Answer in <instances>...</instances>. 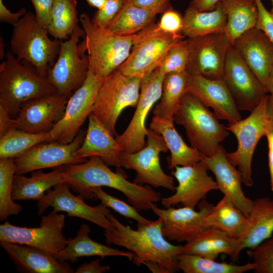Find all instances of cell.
I'll use <instances>...</instances> for the list:
<instances>
[{
  "instance_id": "cell-45",
  "label": "cell",
  "mask_w": 273,
  "mask_h": 273,
  "mask_svg": "<svg viewBox=\"0 0 273 273\" xmlns=\"http://www.w3.org/2000/svg\"><path fill=\"white\" fill-rule=\"evenodd\" d=\"M158 25L160 29L165 32L182 34L183 17L177 11L171 9L162 14Z\"/></svg>"
},
{
  "instance_id": "cell-32",
  "label": "cell",
  "mask_w": 273,
  "mask_h": 273,
  "mask_svg": "<svg viewBox=\"0 0 273 273\" xmlns=\"http://www.w3.org/2000/svg\"><path fill=\"white\" fill-rule=\"evenodd\" d=\"M183 19L182 34L188 38L206 35L213 33L224 32L226 15L220 2L210 11L201 12L189 6Z\"/></svg>"
},
{
  "instance_id": "cell-8",
  "label": "cell",
  "mask_w": 273,
  "mask_h": 273,
  "mask_svg": "<svg viewBox=\"0 0 273 273\" xmlns=\"http://www.w3.org/2000/svg\"><path fill=\"white\" fill-rule=\"evenodd\" d=\"M141 80L124 75L117 69L104 78L92 113L114 136L118 135L116 124L122 110L137 105Z\"/></svg>"
},
{
  "instance_id": "cell-56",
  "label": "cell",
  "mask_w": 273,
  "mask_h": 273,
  "mask_svg": "<svg viewBox=\"0 0 273 273\" xmlns=\"http://www.w3.org/2000/svg\"><path fill=\"white\" fill-rule=\"evenodd\" d=\"M91 7L97 8L98 10L102 9L105 5L106 0H85Z\"/></svg>"
},
{
  "instance_id": "cell-24",
  "label": "cell",
  "mask_w": 273,
  "mask_h": 273,
  "mask_svg": "<svg viewBox=\"0 0 273 273\" xmlns=\"http://www.w3.org/2000/svg\"><path fill=\"white\" fill-rule=\"evenodd\" d=\"M201 160L206 165L208 170L214 174L218 190L228 197L248 217L253 201L245 195L242 188L241 172L229 162L223 147L220 145L217 152L212 156L203 154Z\"/></svg>"
},
{
  "instance_id": "cell-3",
  "label": "cell",
  "mask_w": 273,
  "mask_h": 273,
  "mask_svg": "<svg viewBox=\"0 0 273 273\" xmlns=\"http://www.w3.org/2000/svg\"><path fill=\"white\" fill-rule=\"evenodd\" d=\"M0 65V106L13 117L25 103L56 92L47 76L8 52Z\"/></svg>"
},
{
  "instance_id": "cell-28",
  "label": "cell",
  "mask_w": 273,
  "mask_h": 273,
  "mask_svg": "<svg viewBox=\"0 0 273 273\" xmlns=\"http://www.w3.org/2000/svg\"><path fill=\"white\" fill-rule=\"evenodd\" d=\"M173 121L154 115L149 128L160 134L170 151L167 158L168 168L193 165L201 160L203 154L197 149L188 146L175 129Z\"/></svg>"
},
{
  "instance_id": "cell-57",
  "label": "cell",
  "mask_w": 273,
  "mask_h": 273,
  "mask_svg": "<svg viewBox=\"0 0 273 273\" xmlns=\"http://www.w3.org/2000/svg\"><path fill=\"white\" fill-rule=\"evenodd\" d=\"M4 42L3 41V39L1 38V53H0L1 59H2L4 56L6 55H5V53H4Z\"/></svg>"
},
{
  "instance_id": "cell-47",
  "label": "cell",
  "mask_w": 273,
  "mask_h": 273,
  "mask_svg": "<svg viewBox=\"0 0 273 273\" xmlns=\"http://www.w3.org/2000/svg\"><path fill=\"white\" fill-rule=\"evenodd\" d=\"M55 1L31 0L35 10V16L38 23L47 30L50 24Z\"/></svg>"
},
{
  "instance_id": "cell-35",
  "label": "cell",
  "mask_w": 273,
  "mask_h": 273,
  "mask_svg": "<svg viewBox=\"0 0 273 273\" xmlns=\"http://www.w3.org/2000/svg\"><path fill=\"white\" fill-rule=\"evenodd\" d=\"M247 221V217L225 195L205 218L207 227L216 228L236 238L244 232Z\"/></svg>"
},
{
  "instance_id": "cell-16",
  "label": "cell",
  "mask_w": 273,
  "mask_h": 273,
  "mask_svg": "<svg viewBox=\"0 0 273 273\" xmlns=\"http://www.w3.org/2000/svg\"><path fill=\"white\" fill-rule=\"evenodd\" d=\"M222 80L239 111L251 112L267 95L265 86L232 46L228 53Z\"/></svg>"
},
{
  "instance_id": "cell-53",
  "label": "cell",
  "mask_w": 273,
  "mask_h": 273,
  "mask_svg": "<svg viewBox=\"0 0 273 273\" xmlns=\"http://www.w3.org/2000/svg\"><path fill=\"white\" fill-rule=\"evenodd\" d=\"M268 144V167L270 175V183L273 191V131H268L265 135Z\"/></svg>"
},
{
  "instance_id": "cell-52",
  "label": "cell",
  "mask_w": 273,
  "mask_h": 273,
  "mask_svg": "<svg viewBox=\"0 0 273 273\" xmlns=\"http://www.w3.org/2000/svg\"><path fill=\"white\" fill-rule=\"evenodd\" d=\"M221 0H191L189 6L199 11H210L214 10Z\"/></svg>"
},
{
  "instance_id": "cell-2",
  "label": "cell",
  "mask_w": 273,
  "mask_h": 273,
  "mask_svg": "<svg viewBox=\"0 0 273 273\" xmlns=\"http://www.w3.org/2000/svg\"><path fill=\"white\" fill-rule=\"evenodd\" d=\"M66 182L76 193L84 199H96L92 192L95 187H108L122 193L127 201L139 211L151 210L153 204L161 201V194L149 185L141 186L127 180L120 172L112 171L97 156L79 164L63 166Z\"/></svg>"
},
{
  "instance_id": "cell-58",
  "label": "cell",
  "mask_w": 273,
  "mask_h": 273,
  "mask_svg": "<svg viewBox=\"0 0 273 273\" xmlns=\"http://www.w3.org/2000/svg\"><path fill=\"white\" fill-rule=\"evenodd\" d=\"M271 2H272V8H271V10L270 11V13L273 15V0H271Z\"/></svg>"
},
{
  "instance_id": "cell-12",
  "label": "cell",
  "mask_w": 273,
  "mask_h": 273,
  "mask_svg": "<svg viewBox=\"0 0 273 273\" xmlns=\"http://www.w3.org/2000/svg\"><path fill=\"white\" fill-rule=\"evenodd\" d=\"M64 226L65 215L54 210L41 216L38 227L16 226L6 221L0 225V242L31 246L54 255L68 243L63 234Z\"/></svg>"
},
{
  "instance_id": "cell-50",
  "label": "cell",
  "mask_w": 273,
  "mask_h": 273,
  "mask_svg": "<svg viewBox=\"0 0 273 273\" xmlns=\"http://www.w3.org/2000/svg\"><path fill=\"white\" fill-rule=\"evenodd\" d=\"M100 258H98L88 263L85 262L76 268L75 273H103L110 270L109 266L103 265L101 264Z\"/></svg>"
},
{
  "instance_id": "cell-39",
  "label": "cell",
  "mask_w": 273,
  "mask_h": 273,
  "mask_svg": "<svg viewBox=\"0 0 273 273\" xmlns=\"http://www.w3.org/2000/svg\"><path fill=\"white\" fill-rule=\"evenodd\" d=\"M76 0H55L47 29L56 39H69L79 21Z\"/></svg>"
},
{
  "instance_id": "cell-25",
  "label": "cell",
  "mask_w": 273,
  "mask_h": 273,
  "mask_svg": "<svg viewBox=\"0 0 273 273\" xmlns=\"http://www.w3.org/2000/svg\"><path fill=\"white\" fill-rule=\"evenodd\" d=\"M17 270L22 273H74L67 261L39 248L16 243L0 242Z\"/></svg>"
},
{
  "instance_id": "cell-31",
  "label": "cell",
  "mask_w": 273,
  "mask_h": 273,
  "mask_svg": "<svg viewBox=\"0 0 273 273\" xmlns=\"http://www.w3.org/2000/svg\"><path fill=\"white\" fill-rule=\"evenodd\" d=\"M237 238L214 227H208L196 238L183 246V253L215 260L220 254L233 258Z\"/></svg>"
},
{
  "instance_id": "cell-55",
  "label": "cell",
  "mask_w": 273,
  "mask_h": 273,
  "mask_svg": "<svg viewBox=\"0 0 273 273\" xmlns=\"http://www.w3.org/2000/svg\"><path fill=\"white\" fill-rule=\"evenodd\" d=\"M265 87L267 94L273 96V67L266 80Z\"/></svg>"
},
{
  "instance_id": "cell-43",
  "label": "cell",
  "mask_w": 273,
  "mask_h": 273,
  "mask_svg": "<svg viewBox=\"0 0 273 273\" xmlns=\"http://www.w3.org/2000/svg\"><path fill=\"white\" fill-rule=\"evenodd\" d=\"M256 273H273V235L248 252Z\"/></svg>"
},
{
  "instance_id": "cell-54",
  "label": "cell",
  "mask_w": 273,
  "mask_h": 273,
  "mask_svg": "<svg viewBox=\"0 0 273 273\" xmlns=\"http://www.w3.org/2000/svg\"><path fill=\"white\" fill-rule=\"evenodd\" d=\"M265 115L267 121V131H273V96L269 94H267L266 98Z\"/></svg>"
},
{
  "instance_id": "cell-48",
  "label": "cell",
  "mask_w": 273,
  "mask_h": 273,
  "mask_svg": "<svg viewBox=\"0 0 273 273\" xmlns=\"http://www.w3.org/2000/svg\"><path fill=\"white\" fill-rule=\"evenodd\" d=\"M132 4L150 11L156 15L172 9L171 0H129Z\"/></svg>"
},
{
  "instance_id": "cell-36",
  "label": "cell",
  "mask_w": 273,
  "mask_h": 273,
  "mask_svg": "<svg viewBox=\"0 0 273 273\" xmlns=\"http://www.w3.org/2000/svg\"><path fill=\"white\" fill-rule=\"evenodd\" d=\"M156 15L127 0L106 29L119 35H133L154 22Z\"/></svg>"
},
{
  "instance_id": "cell-19",
  "label": "cell",
  "mask_w": 273,
  "mask_h": 273,
  "mask_svg": "<svg viewBox=\"0 0 273 273\" xmlns=\"http://www.w3.org/2000/svg\"><path fill=\"white\" fill-rule=\"evenodd\" d=\"M171 172L178 185L175 193L162 198L161 204L165 208L181 204L195 209L211 191L218 190L216 181L208 175V168L203 160L189 166H177Z\"/></svg>"
},
{
  "instance_id": "cell-9",
  "label": "cell",
  "mask_w": 273,
  "mask_h": 273,
  "mask_svg": "<svg viewBox=\"0 0 273 273\" xmlns=\"http://www.w3.org/2000/svg\"><path fill=\"white\" fill-rule=\"evenodd\" d=\"M85 31L77 25L67 40L61 42L60 51L54 65L48 73L47 78L60 95L70 97L85 81L90 66L88 55L78 49L80 37Z\"/></svg>"
},
{
  "instance_id": "cell-42",
  "label": "cell",
  "mask_w": 273,
  "mask_h": 273,
  "mask_svg": "<svg viewBox=\"0 0 273 273\" xmlns=\"http://www.w3.org/2000/svg\"><path fill=\"white\" fill-rule=\"evenodd\" d=\"M101 203L107 207H110L126 218L132 219L137 223H147L150 220L142 216L138 210L125 202L117 197L111 196L104 191L101 187H95L91 189Z\"/></svg>"
},
{
  "instance_id": "cell-11",
  "label": "cell",
  "mask_w": 273,
  "mask_h": 273,
  "mask_svg": "<svg viewBox=\"0 0 273 273\" xmlns=\"http://www.w3.org/2000/svg\"><path fill=\"white\" fill-rule=\"evenodd\" d=\"M266 95L247 118L227 127L228 130L235 135L238 145L236 151L226 152V156L233 166L238 167L242 174L243 184L247 187L253 185L252 160L256 146L267 131L265 115Z\"/></svg>"
},
{
  "instance_id": "cell-14",
  "label": "cell",
  "mask_w": 273,
  "mask_h": 273,
  "mask_svg": "<svg viewBox=\"0 0 273 273\" xmlns=\"http://www.w3.org/2000/svg\"><path fill=\"white\" fill-rule=\"evenodd\" d=\"M164 75L158 67L142 78L140 97L133 117L124 132L115 138L124 152L135 153L145 147L146 117L153 105L161 97Z\"/></svg>"
},
{
  "instance_id": "cell-26",
  "label": "cell",
  "mask_w": 273,
  "mask_h": 273,
  "mask_svg": "<svg viewBox=\"0 0 273 273\" xmlns=\"http://www.w3.org/2000/svg\"><path fill=\"white\" fill-rule=\"evenodd\" d=\"M245 229L237 238L232 260L237 261L242 250L253 249L272 236L273 233V199L257 198L253 201Z\"/></svg>"
},
{
  "instance_id": "cell-23",
  "label": "cell",
  "mask_w": 273,
  "mask_h": 273,
  "mask_svg": "<svg viewBox=\"0 0 273 273\" xmlns=\"http://www.w3.org/2000/svg\"><path fill=\"white\" fill-rule=\"evenodd\" d=\"M232 47L265 86L273 67V44L265 33L254 27L236 38Z\"/></svg>"
},
{
  "instance_id": "cell-27",
  "label": "cell",
  "mask_w": 273,
  "mask_h": 273,
  "mask_svg": "<svg viewBox=\"0 0 273 273\" xmlns=\"http://www.w3.org/2000/svg\"><path fill=\"white\" fill-rule=\"evenodd\" d=\"M88 118L86 135L76 152L77 155L82 158L97 156L108 166L120 168V159L123 152L122 146L92 113Z\"/></svg>"
},
{
  "instance_id": "cell-22",
  "label": "cell",
  "mask_w": 273,
  "mask_h": 273,
  "mask_svg": "<svg viewBox=\"0 0 273 273\" xmlns=\"http://www.w3.org/2000/svg\"><path fill=\"white\" fill-rule=\"evenodd\" d=\"M187 92L201 100L220 120L234 124L242 119L239 110L222 79H209L188 74Z\"/></svg>"
},
{
  "instance_id": "cell-44",
  "label": "cell",
  "mask_w": 273,
  "mask_h": 273,
  "mask_svg": "<svg viewBox=\"0 0 273 273\" xmlns=\"http://www.w3.org/2000/svg\"><path fill=\"white\" fill-rule=\"evenodd\" d=\"M127 0H106L104 7L99 9L91 20L94 24L106 28Z\"/></svg>"
},
{
  "instance_id": "cell-10",
  "label": "cell",
  "mask_w": 273,
  "mask_h": 273,
  "mask_svg": "<svg viewBox=\"0 0 273 273\" xmlns=\"http://www.w3.org/2000/svg\"><path fill=\"white\" fill-rule=\"evenodd\" d=\"M146 137V145L144 148L133 153H122L119 167L135 171L136 176L132 181L135 184L162 187L174 192L176 187L173 177L165 173L160 163V153L168 150L164 138L150 128L147 129Z\"/></svg>"
},
{
  "instance_id": "cell-41",
  "label": "cell",
  "mask_w": 273,
  "mask_h": 273,
  "mask_svg": "<svg viewBox=\"0 0 273 273\" xmlns=\"http://www.w3.org/2000/svg\"><path fill=\"white\" fill-rule=\"evenodd\" d=\"M189 59L188 40L184 39L177 42L169 50L159 67L165 74L185 71Z\"/></svg>"
},
{
  "instance_id": "cell-20",
  "label": "cell",
  "mask_w": 273,
  "mask_h": 273,
  "mask_svg": "<svg viewBox=\"0 0 273 273\" xmlns=\"http://www.w3.org/2000/svg\"><path fill=\"white\" fill-rule=\"evenodd\" d=\"M198 206L199 210L196 211L185 206L162 209L154 204L151 210L162 219V232L165 238L186 243L208 228L205 223V218L213 205L204 199Z\"/></svg>"
},
{
  "instance_id": "cell-29",
  "label": "cell",
  "mask_w": 273,
  "mask_h": 273,
  "mask_svg": "<svg viewBox=\"0 0 273 273\" xmlns=\"http://www.w3.org/2000/svg\"><path fill=\"white\" fill-rule=\"evenodd\" d=\"M91 231L86 224L80 226L76 236L68 238L67 245L54 255L61 261H77L78 258L98 256L103 258L106 256H122L132 261L134 254L130 251H124L111 248L92 240L89 237Z\"/></svg>"
},
{
  "instance_id": "cell-49",
  "label": "cell",
  "mask_w": 273,
  "mask_h": 273,
  "mask_svg": "<svg viewBox=\"0 0 273 273\" xmlns=\"http://www.w3.org/2000/svg\"><path fill=\"white\" fill-rule=\"evenodd\" d=\"M27 12L25 8L21 9L16 13H12L7 8L3 0H0V21L12 25H15Z\"/></svg>"
},
{
  "instance_id": "cell-51",
  "label": "cell",
  "mask_w": 273,
  "mask_h": 273,
  "mask_svg": "<svg viewBox=\"0 0 273 273\" xmlns=\"http://www.w3.org/2000/svg\"><path fill=\"white\" fill-rule=\"evenodd\" d=\"M13 128H16V118L0 106V136Z\"/></svg>"
},
{
  "instance_id": "cell-40",
  "label": "cell",
  "mask_w": 273,
  "mask_h": 273,
  "mask_svg": "<svg viewBox=\"0 0 273 273\" xmlns=\"http://www.w3.org/2000/svg\"><path fill=\"white\" fill-rule=\"evenodd\" d=\"M16 163L13 158L0 159V220L3 221L12 215H17L22 206L12 198Z\"/></svg>"
},
{
  "instance_id": "cell-1",
  "label": "cell",
  "mask_w": 273,
  "mask_h": 273,
  "mask_svg": "<svg viewBox=\"0 0 273 273\" xmlns=\"http://www.w3.org/2000/svg\"><path fill=\"white\" fill-rule=\"evenodd\" d=\"M114 228L104 230L108 244L123 247L134 254L131 261L137 266L144 264L153 273H173L178 269L177 256L183 246L167 241L162 232V219L137 223L133 230L120 222L111 213L107 215Z\"/></svg>"
},
{
  "instance_id": "cell-7",
  "label": "cell",
  "mask_w": 273,
  "mask_h": 273,
  "mask_svg": "<svg viewBox=\"0 0 273 273\" xmlns=\"http://www.w3.org/2000/svg\"><path fill=\"white\" fill-rule=\"evenodd\" d=\"M185 37L162 31L154 21L134 34L130 53L117 69L142 79L157 68L169 50Z\"/></svg>"
},
{
  "instance_id": "cell-5",
  "label": "cell",
  "mask_w": 273,
  "mask_h": 273,
  "mask_svg": "<svg viewBox=\"0 0 273 273\" xmlns=\"http://www.w3.org/2000/svg\"><path fill=\"white\" fill-rule=\"evenodd\" d=\"M13 26L10 40L12 53L47 77L57 59L62 40L50 39L47 30L39 25L31 12H27Z\"/></svg>"
},
{
  "instance_id": "cell-30",
  "label": "cell",
  "mask_w": 273,
  "mask_h": 273,
  "mask_svg": "<svg viewBox=\"0 0 273 273\" xmlns=\"http://www.w3.org/2000/svg\"><path fill=\"white\" fill-rule=\"evenodd\" d=\"M62 182H65L63 166L55 167L48 173L42 169L33 171L30 177L15 173L12 198L14 201H39L45 195V192Z\"/></svg>"
},
{
  "instance_id": "cell-15",
  "label": "cell",
  "mask_w": 273,
  "mask_h": 273,
  "mask_svg": "<svg viewBox=\"0 0 273 273\" xmlns=\"http://www.w3.org/2000/svg\"><path fill=\"white\" fill-rule=\"evenodd\" d=\"M188 40L187 72L209 79H222L228 53L232 46L225 33H213Z\"/></svg>"
},
{
  "instance_id": "cell-37",
  "label": "cell",
  "mask_w": 273,
  "mask_h": 273,
  "mask_svg": "<svg viewBox=\"0 0 273 273\" xmlns=\"http://www.w3.org/2000/svg\"><path fill=\"white\" fill-rule=\"evenodd\" d=\"M176 259L178 269L184 273H244L255 268L253 262L235 265L184 253L178 254Z\"/></svg>"
},
{
  "instance_id": "cell-21",
  "label": "cell",
  "mask_w": 273,
  "mask_h": 273,
  "mask_svg": "<svg viewBox=\"0 0 273 273\" xmlns=\"http://www.w3.org/2000/svg\"><path fill=\"white\" fill-rule=\"evenodd\" d=\"M69 99L56 92L25 103L16 118V128L34 133L50 131L63 117Z\"/></svg>"
},
{
  "instance_id": "cell-38",
  "label": "cell",
  "mask_w": 273,
  "mask_h": 273,
  "mask_svg": "<svg viewBox=\"0 0 273 273\" xmlns=\"http://www.w3.org/2000/svg\"><path fill=\"white\" fill-rule=\"evenodd\" d=\"M50 132L34 133L13 128L0 136V159H16L36 145L50 142Z\"/></svg>"
},
{
  "instance_id": "cell-4",
  "label": "cell",
  "mask_w": 273,
  "mask_h": 273,
  "mask_svg": "<svg viewBox=\"0 0 273 273\" xmlns=\"http://www.w3.org/2000/svg\"><path fill=\"white\" fill-rule=\"evenodd\" d=\"M174 121L183 126L191 146L210 157L229 135L227 127L197 97L187 92L174 116Z\"/></svg>"
},
{
  "instance_id": "cell-6",
  "label": "cell",
  "mask_w": 273,
  "mask_h": 273,
  "mask_svg": "<svg viewBox=\"0 0 273 273\" xmlns=\"http://www.w3.org/2000/svg\"><path fill=\"white\" fill-rule=\"evenodd\" d=\"M79 21L85 31L81 42L88 53L95 74L104 78L117 69L128 57L134 34L119 35L94 24L89 16L81 14Z\"/></svg>"
},
{
  "instance_id": "cell-34",
  "label": "cell",
  "mask_w": 273,
  "mask_h": 273,
  "mask_svg": "<svg viewBox=\"0 0 273 273\" xmlns=\"http://www.w3.org/2000/svg\"><path fill=\"white\" fill-rule=\"evenodd\" d=\"M188 73L186 71L165 74L160 102L153 109L154 115L174 121V116L187 92Z\"/></svg>"
},
{
  "instance_id": "cell-18",
  "label": "cell",
  "mask_w": 273,
  "mask_h": 273,
  "mask_svg": "<svg viewBox=\"0 0 273 273\" xmlns=\"http://www.w3.org/2000/svg\"><path fill=\"white\" fill-rule=\"evenodd\" d=\"M70 188L66 182H62L49 190L37 203L38 215H42L48 208L52 207L56 212H65L68 216L85 219L104 230L114 229L113 223L107 217L110 213L108 207L101 203L95 206L87 205L80 195H73Z\"/></svg>"
},
{
  "instance_id": "cell-46",
  "label": "cell",
  "mask_w": 273,
  "mask_h": 273,
  "mask_svg": "<svg viewBox=\"0 0 273 273\" xmlns=\"http://www.w3.org/2000/svg\"><path fill=\"white\" fill-rule=\"evenodd\" d=\"M258 18L256 27L263 31L273 44V15L264 7L261 0H255Z\"/></svg>"
},
{
  "instance_id": "cell-13",
  "label": "cell",
  "mask_w": 273,
  "mask_h": 273,
  "mask_svg": "<svg viewBox=\"0 0 273 273\" xmlns=\"http://www.w3.org/2000/svg\"><path fill=\"white\" fill-rule=\"evenodd\" d=\"M104 78L96 75L89 66L85 81L70 96L63 117L50 130V142L68 144L74 140L92 112Z\"/></svg>"
},
{
  "instance_id": "cell-17",
  "label": "cell",
  "mask_w": 273,
  "mask_h": 273,
  "mask_svg": "<svg viewBox=\"0 0 273 273\" xmlns=\"http://www.w3.org/2000/svg\"><path fill=\"white\" fill-rule=\"evenodd\" d=\"M86 132V131L80 129L74 140L68 144L52 141L36 145L24 155L15 159L16 174H24L46 168L86 161V158L79 157L76 153L84 141Z\"/></svg>"
},
{
  "instance_id": "cell-33",
  "label": "cell",
  "mask_w": 273,
  "mask_h": 273,
  "mask_svg": "<svg viewBox=\"0 0 273 273\" xmlns=\"http://www.w3.org/2000/svg\"><path fill=\"white\" fill-rule=\"evenodd\" d=\"M227 21L224 33L232 44L248 30L256 27L258 10L255 0H221Z\"/></svg>"
}]
</instances>
